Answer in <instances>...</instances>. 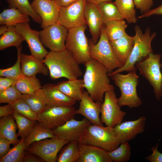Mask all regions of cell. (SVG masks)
I'll return each mask as SVG.
<instances>
[{"mask_svg":"<svg viewBox=\"0 0 162 162\" xmlns=\"http://www.w3.org/2000/svg\"><path fill=\"white\" fill-rule=\"evenodd\" d=\"M85 66L83 87L94 101L102 104L105 92L115 90L110 84L107 71L104 66L92 58Z\"/></svg>","mask_w":162,"mask_h":162,"instance_id":"1","label":"cell"},{"mask_svg":"<svg viewBox=\"0 0 162 162\" xmlns=\"http://www.w3.org/2000/svg\"><path fill=\"white\" fill-rule=\"evenodd\" d=\"M53 80L64 77L68 80L78 79L82 71L72 54L66 49L59 52L50 51L43 60Z\"/></svg>","mask_w":162,"mask_h":162,"instance_id":"2","label":"cell"},{"mask_svg":"<svg viewBox=\"0 0 162 162\" xmlns=\"http://www.w3.org/2000/svg\"><path fill=\"white\" fill-rule=\"evenodd\" d=\"M137 69L136 68L126 74L117 73L110 76L121 92V95L118 98V104L121 107L127 106L130 109L137 108L142 104L137 92L139 78L136 74Z\"/></svg>","mask_w":162,"mask_h":162,"instance_id":"3","label":"cell"},{"mask_svg":"<svg viewBox=\"0 0 162 162\" xmlns=\"http://www.w3.org/2000/svg\"><path fill=\"white\" fill-rule=\"evenodd\" d=\"M134 30V44L128 60L123 66L108 74L109 76L124 71L129 72L135 69V65L137 62L146 57L150 53H153L151 43L156 35V33L151 34L150 28H147L143 33L138 26H135Z\"/></svg>","mask_w":162,"mask_h":162,"instance_id":"4","label":"cell"},{"mask_svg":"<svg viewBox=\"0 0 162 162\" xmlns=\"http://www.w3.org/2000/svg\"><path fill=\"white\" fill-rule=\"evenodd\" d=\"M78 141L79 143L98 146L108 152L114 150L121 144L113 128L92 124L87 127Z\"/></svg>","mask_w":162,"mask_h":162,"instance_id":"5","label":"cell"},{"mask_svg":"<svg viewBox=\"0 0 162 162\" xmlns=\"http://www.w3.org/2000/svg\"><path fill=\"white\" fill-rule=\"evenodd\" d=\"M160 54L150 53L145 58L137 62L136 67L140 74L152 87L156 98L158 100L162 97V74L160 70Z\"/></svg>","mask_w":162,"mask_h":162,"instance_id":"6","label":"cell"},{"mask_svg":"<svg viewBox=\"0 0 162 162\" xmlns=\"http://www.w3.org/2000/svg\"><path fill=\"white\" fill-rule=\"evenodd\" d=\"M89 43L91 58L104 66L106 68L108 74L111 73L116 69L123 66L115 55L103 26L97 42L94 44L92 40H90L89 41Z\"/></svg>","mask_w":162,"mask_h":162,"instance_id":"7","label":"cell"},{"mask_svg":"<svg viewBox=\"0 0 162 162\" xmlns=\"http://www.w3.org/2000/svg\"><path fill=\"white\" fill-rule=\"evenodd\" d=\"M87 25L68 29L65 48L80 64H84L92 58L89 41L85 34Z\"/></svg>","mask_w":162,"mask_h":162,"instance_id":"8","label":"cell"},{"mask_svg":"<svg viewBox=\"0 0 162 162\" xmlns=\"http://www.w3.org/2000/svg\"><path fill=\"white\" fill-rule=\"evenodd\" d=\"M76 109L73 106H56L46 105L38 114L40 126L52 130L74 118Z\"/></svg>","mask_w":162,"mask_h":162,"instance_id":"9","label":"cell"},{"mask_svg":"<svg viewBox=\"0 0 162 162\" xmlns=\"http://www.w3.org/2000/svg\"><path fill=\"white\" fill-rule=\"evenodd\" d=\"M70 142L57 137L34 142L26 149L27 152L34 154L44 162L57 161V154L62 147Z\"/></svg>","mask_w":162,"mask_h":162,"instance_id":"10","label":"cell"},{"mask_svg":"<svg viewBox=\"0 0 162 162\" xmlns=\"http://www.w3.org/2000/svg\"><path fill=\"white\" fill-rule=\"evenodd\" d=\"M114 90L105 92L101 104L100 119L102 124L114 128L122 122L126 112L121 110Z\"/></svg>","mask_w":162,"mask_h":162,"instance_id":"11","label":"cell"},{"mask_svg":"<svg viewBox=\"0 0 162 162\" xmlns=\"http://www.w3.org/2000/svg\"><path fill=\"white\" fill-rule=\"evenodd\" d=\"M39 32V39L43 45L50 51L59 52L65 49L68 29L57 22Z\"/></svg>","mask_w":162,"mask_h":162,"instance_id":"12","label":"cell"},{"mask_svg":"<svg viewBox=\"0 0 162 162\" xmlns=\"http://www.w3.org/2000/svg\"><path fill=\"white\" fill-rule=\"evenodd\" d=\"M87 0H79L67 6H60L57 22L68 29L86 24L85 9Z\"/></svg>","mask_w":162,"mask_h":162,"instance_id":"13","label":"cell"},{"mask_svg":"<svg viewBox=\"0 0 162 162\" xmlns=\"http://www.w3.org/2000/svg\"><path fill=\"white\" fill-rule=\"evenodd\" d=\"M16 31L23 37L28 45L31 55L43 60L48 52L39 39V32L32 29L28 22L19 23L15 26Z\"/></svg>","mask_w":162,"mask_h":162,"instance_id":"14","label":"cell"},{"mask_svg":"<svg viewBox=\"0 0 162 162\" xmlns=\"http://www.w3.org/2000/svg\"><path fill=\"white\" fill-rule=\"evenodd\" d=\"M91 124L85 118L78 121L73 118L52 131L55 136L59 139L70 142L78 141L86 129Z\"/></svg>","mask_w":162,"mask_h":162,"instance_id":"15","label":"cell"},{"mask_svg":"<svg viewBox=\"0 0 162 162\" xmlns=\"http://www.w3.org/2000/svg\"><path fill=\"white\" fill-rule=\"evenodd\" d=\"M31 4L42 20V29L57 22L60 6L54 0H34Z\"/></svg>","mask_w":162,"mask_h":162,"instance_id":"16","label":"cell"},{"mask_svg":"<svg viewBox=\"0 0 162 162\" xmlns=\"http://www.w3.org/2000/svg\"><path fill=\"white\" fill-rule=\"evenodd\" d=\"M146 118L141 116L138 119L122 122L113 128L121 143L128 142L145 130Z\"/></svg>","mask_w":162,"mask_h":162,"instance_id":"17","label":"cell"},{"mask_svg":"<svg viewBox=\"0 0 162 162\" xmlns=\"http://www.w3.org/2000/svg\"><path fill=\"white\" fill-rule=\"evenodd\" d=\"M102 104L94 101L87 91H83L76 114L83 116L92 124L103 126L100 117Z\"/></svg>","mask_w":162,"mask_h":162,"instance_id":"18","label":"cell"},{"mask_svg":"<svg viewBox=\"0 0 162 162\" xmlns=\"http://www.w3.org/2000/svg\"><path fill=\"white\" fill-rule=\"evenodd\" d=\"M85 17L92 36V40L95 44L100 37L104 25L101 14L96 5L87 1L85 9Z\"/></svg>","mask_w":162,"mask_h":162,"instance_id":"19","label":"cell"},{"mask_svg":"<svg viewBox=\"0 0 162 162\" xmlns=\"http://www.w3.org/2000/svg\"><path fill=\"white\" fill-rule=\"evenodd\" d=\"M80 158L77 162H112L108 151L87 144L79 143Z\"/></svg>","mask_w":162,"mask_h":162,"instance_id":"20","label":"cell"},{"mask_svg":"<svg viewBox=\"0 0 162 162\" xmlns=\"http://www.w3.org/2000/svg\"><path fill=\"white\" fill-rule=\"evenodd\" d=\"M20 63L22 74L27 76H36L40 74L47 76L49 74V69L41 60L35 56L21 53Z\"/></svg>","mask_w":162,"mask_h":162,"instance_id":"21","label":"cell"},{"mask_svg":"<svg viewBox=\"0 0 162 162\" xmlns=\"http://www.w3.org/2000/svg\"><path fill=\"white\" fill-rule=\"evenodd\" d=\"M44 92L47 105L56 106H73L76 101L68 96L58 88L57 84L47 83L42 87Z\"/></svg>","mask_w":162,"mask_h":162,"instance_id":"22","label":"cell"},{"mask_svg":"<svg viewBox=\"0 0 162 162\" xmlns=\"http://www.w3.org/2000/svg\"><path fill=\"white\" fill-rule=\"evenodd\" d=\"M110 42L115 55L124 65L134 46V36H131L127 34L117 40Z\"/></svg>","mask_w":162,"mask_h":162,"instance_id":"23","label":"cell"},{"mask_svg":"<svg viewBox=\"0 0 162 162\" xmlns=\"http://www.w3.org/2000/svg\"><path fill=\"white\" fill-rule=\"evenodd\" d=\"M83 84V79L78 78L60 82L57 86L58 88L66 95L80 101L84 88Z\"/></svg>","mask_w":162,"mask_h":162,"instance_id":"24","label":"cell"},{"mask_svg":"<svg viewBox=\"0 0 162 162\" xmlns=\"http://www.w3.org/2000/svg\"><path fill=\"white\" fill-rule=\"evenodd\" d=\"M11 115L1 117L0 119V136L7 138L15 146L19 142L16 133L17 125L14 122Z\"/></svg>","mask_w":162,"mask_h":162,"instance_id":"25","label":"cell"},{"mask_svg":"<svg viewBox=\"0 0 162 162\" xmlns=\"http://www.w3.org/2000/svg\"><path fill=\"white\" fill-rule=\"evenodd\" d=\"M28 16L18 9L10 8L4 10L0 14V24L15 26L17 24L28 22Z\"/></svg>","mask_w":162,"mask_h":162,"instance_id":"26","label":"cell"},{"mask_svg":"<svg viewBox=\"0 0 162 162\" xmlns=\"http://www.w3.org/2000/svg\"><path fill=\"white\" fill-rule=\"evenodd\" d=\"M106 36L110 42L117 40L126 35L128 25L123 20L108 22L103 25Z\"/></svg>","mask_w":162,"mask_h":162,"instance_id":"27","label":"cell"},{"mask_svg":"<svg viewBox=\"0 0 162 162\" xmlns=\"http://www.w3.org/2000/svg\"><path fill=\"white\" fill-rule=\"evenodd\" d=\"M15 86L22 94H32L42 88L40 80L36 76H27L22 75L18 79Z\"/></svg>","mask_w":162,"mask_h":162,"instance_id":"28","label":"cell"},{"mask_svg":"<svg viewBox=\"0 0 162 162\" xmlns=\"http://www.w3.org/2000/svg\"><path fill=\"white\" fill-rule=\"evenodd\" d=\"M25 40L22 36L16 30L14 26H9L7 32L0 38V50L10 46L20 47Z\"/></svg>","mask_w":162,"mask_h":162,"instance_id":"29","label":"cell"},{"mask_svg":"<svg viewBox=\"0 0 162 162\" xmlns=\"http://www.w3.org/2000/svg\"><path fill=\"white\" fill-rule=\"evenodd\" d=\"M96 6L101 14L104 24L110 21L124 19L114 2L111 1L103 2Z\"/></svg>","mask_w":162,"mask_h":162,"instance_id":"30","label":"cell"},{"mask_svg":"<svg viewBox=\"0 0 162 162\" xmlns=\"http://www.w3.org/2000/svg\"><path fill=\"white\" fill-rule=\"evenodd\" d=\"M22 98L28 104L32 111L37 114L47 105L45 94L42 88L32 94H22Z\"/></svg>","mask_w":162,"mask_h":162,"instance_id":"31","label":"cell"},{"mask_svg":"<svg viewBox=\"0 0 162 162\" xmlns=\"http://www.w3.org/2000/svg\"><path fill=\"white\" fill-rule=\"evenodd\" d=\"M78 142H70L61 151L57 156L58 162H77L80 156Z\"/></svg>","mask_w":162,"mask_h":162,"instance_id":"32","label":"cell"},{"mask_svg":"<svg viewBox=\"0 0 162 162\" xmlns=\"http://www.w3.org/2000/svg\"><path fill=\"white\" fill-rule=\"evenodd\" d=\"M12 115L17 125V136L21 139H25L38 124L37 121L31 120L16 112H14Z\"/></svg>","mask_w":162,"mask_h":162,"instance_id":"33","label":"cell"},{"mask_svg":"<svg viewBox=\"0 0 162 162\" xmlns=\"http://www.w3.org/2000/svg\"><path fill=\"white\" fill-rule=\"evenodd\" d=\"M55 137H56L54 135L52 130L44 128L38 124L24 139V142L26 149L34 142Z\"/></svg>","mask_w":162,"mask_h":162,"instance_id":"34","label":"cell"},{"mask_svg":"<svg viewBox=\"0 0 162 162\" xmlns=\"http://www.w3.org/2000/svg\"><path fill=\"white\" fill-rule=\"evenodd\" d=\"M119 11L128 23H135L137 20L133 0H115Z\"/></svg>","mask_w":162,"mask_h":162,"instance_id":"35","label":"cell"},{"mask_svg":"<svg viewBox=\"0 0 162 162\" xmlns=\"http://www.w3.org/2000/svg\"><path fill=\"white\" fill-rule=\"evenodd\" d=\"M9 8H13L30 16L35 22L41 23L42 20L32 8L28 0H7Z\"/></svg>","mask_w":162,"mask_h":162,"instance_id":"36","label":"cell"},{"mask_svg":"<svg viewBox=\"0 0 162 162\" xmlns=\"http://www.w3.org/2000/svg\"><path fill=\"white\" fill-rule=\"evenodd\" d=\"M24 139L20 141L14 147L11 148L8 153L0 158V162H22L25 154L26 148Z\"/></svg>","mask_w":162,"mask_h":162,"instance_id":"37","label":"cell"},{"mask_svg":"<svg viewBox=\"0 0 162 162\" xmlns=\"http://www.w3.org/2000/svg\"><path fill=\"white\" fill-rule=\"evenodd\" d=\"M108 152L112 162H126L130 159L131 148L128 142H125L121 143L114 150Z\"/></svg>","mask_w":162,"mask_h":162,"instance_id":"38","label":"cell"},{"mask_svg":"<svg viewBox=\"0 0 162 162\" xmlns=\"http://www.w3.org/2000/svg\"><path fill=\"white\" fill-rule=\"evenodd\" d=\"M14 112L33 120L37 121L38 114L34 112L22 98L11 104Z\"/></svg>","mask_w":162,"mask_h":162,"instance_id":"39","label":"cell"},{"mask_svg":"<svg viewBox=\"0 0 162 162\" xmlns=\"http://www.w3.org/2000/svg\"><path fill=\"white\" fill-rule=\"evenodd\" d=\"M17 60L12 66L5 69H0V76L18 78L22 75L21 67L20 55L22 47L21 46L17 48Z\"/></svg>","mask_w":162,"mask_h":162,"instance_id":"40","label":"cell"},{"mask_svg":"<svg viewBox=\"0 0 162 162\" xmlns=\"http://www.w3.org/2000/svg\"><path fill=\"white\" fill-rule=\"evenodd\" d=\"M22 94L15 85L0 92V103L12 104L22 98Z\"/></svg>","mask_w":162,"mask_h":162,"instance_id":"41","label":"cell"},{"mask_svg":"<svg viewBox=\"0 0 162 162\" xmlns=\"http://www.w3.org/2000/svg\"><path fill=\"white\" fill-rule=\"evenodd\" d=\"M136 8L142 13H145L150 9L153 5V0H133Z\"/></svg>","mask_w":162,"mask_h":162,"instance_id":"42","label":"cell"},{"mask_svg":"<svg viewBox=\"0 0 162 162\" xmlns=\"http://www.w3.org/2000/svg\"><path fill=\"white\" fill-rule=\"evenodd\" d=\"M19 77L0 76V92L3 91L15 85Z\"/></svg>","mask_w":162,"mask_h":162,"instance_id":"43","label":"cell"},{"mask_svg":"<svg viewBox=\"0 0 162 162\" xmlns=\"http://www.w3.org/2000/svg\"><path fill=\"white\" fill-rule=\"evenodd\" d=\"M10 144H12V143L9 140L0 136V158L4 157L8 153L10 149Z\"/></svg>","mask_w":162,"mask_h":162,"instance_id":"44","label":"cell"},{"mask_svg":"<svg viewBox=\"0 0 162 162\" xmlns=\"http://www.w3.org/2000/svg\"><path fill=\"white\" fill-rule=\"evenodd\" d=\"M158 144L151 148L152 153L145 159L150 162H162V153L158 150Z\"/></svg>","mask_w":162,"mask_h":162,"instance_id":"45","label":"cell"},{"mask_svg":"<svg viewBox=\"0 0 162 162\" xmlns=\"http://www.w3.org/2000/svg\"><path fill=\"white\" fill-rule=\"evenodd\" d=\"M154 15H162V4L158 7L150 9L138 17L139 18L147 17Z\"/></svg>","mask_w":162,"mask_h":162,"instance_id":"46","label":"cell"},{"mask_svg":"<svg viewBox=\"0 0 162 162\" xmlns=\"http://www.w3.org/2000/svg\"><path fill=\"white\" fill-rule=\"evenodd\" d=\"M14 111L11 104L0 106V117L7 116L11 115Z\"/></svg>","mask_w":162,"mask_h":162,"instance_id":"47","label":"cell"},{"mask_svg":"<svg viewBox=\"0 0 162 162\" xmlns=\"http://www.w3.org/2000/svg\"><path fill=\"white\" fill-rule=\"evenodd\" d=\"M34 154L28 152L26 153L24 157L23 162H42L44 161L40 158H38L34 156Z\"/></svg>","mask_w":162,"mask_h":162,"instance_id":"48","label":"cell"},{"mask_svg":"<svg viewBox=\"0 0 162 162\" xmlns=\"http://www.w3.org/2000/svg\"><path fill=\"white\" fill-rule=\"evenodd\" d=\"M60 6H68L79 0H54Z\"/></svg>","mask_w":162,"mask_h":162,"instance_id":"49","label":"cell"},{"mask_svg":"<svg viewBox=\"0 0 162 162\" xmlns=\"http://www.w3.org/2000/svg\"><path fill=\"white\" fill-rule=\"evenodd\" d=\"M8 26L5 25H2L0 26V35H2L8 31Z\"/></svg>","mask_w":162,"mask_h":162,"instance_id":"50","label":"cell"},{"mask_svg":"<svg viewBox=\"0 0 162 162\" xmlns=\"http://www.w3.org/2000/svg\"><path fill=\"white\" fill-rule=\"evenodd\" d=\"M112 0H88L87 1L92 3L95 5H97L100 3L111 1Z\"/></svg>","mask_w":162,"mask_h":162,"instance_id":"51","label":"cell"},{"mask_svg":"<svg viewBox=\"0 0 162 162\" xmlns=\"http://www.w3.org/2000/svg\"><path fill=\"white\" fill-rule=\"evenodd\" d=\"M160 67L162 69V62H160Z\"/></svg>","mask_w":162,"mask_h":162,"instance_id":"52","label":"cell"},{"mask_svg":"<svg viewBox=\"0 0 162 162\" xmlns=\"http://www.w3.org/2000/svg\"></svg>","mask_w":162,"mask_h":162,"instance_id":"53","label":"cell"},{"mask_svg":"<svg viewBox=\"0 0 162 162\" xmlns=\"http://www.w3.org/2000/svg\"></svg>","mask_w":162,"mask_h":162,"instance_id":"54","label":"cell"}]
</instances>
